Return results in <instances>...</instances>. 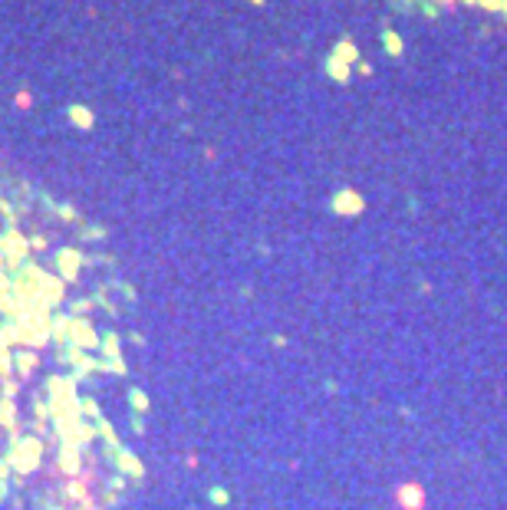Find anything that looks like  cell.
Returning <instances> with one entry per match:
<instances>
[{"label":"cell","mask_w":507,"mask_h":510,"mask_svg":"<svg viewBox=\"0 0 507 510\" xmlns=\"http://www.w3.org/2000/svg\"><path fill=\"white\" fill-rule=\"evenodd\" d=\"M452 4H481V7H507V0H452Z\"/></svg>","instance_id":"obj_1"}]
</instances>
